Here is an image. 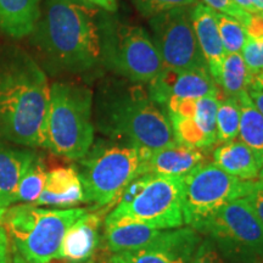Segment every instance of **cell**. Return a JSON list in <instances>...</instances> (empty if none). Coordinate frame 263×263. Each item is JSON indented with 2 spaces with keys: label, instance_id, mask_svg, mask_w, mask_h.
<instances>
[{
  "label": "cell",
  "instance_id": "cell-34",
  "mask_svg": "<svg viewBox=\"0 0 263 263\" xmlns=\"http://www.w3.org/2000/svg\"><path fill=\"white\" fill-rule=\"evenodd\" d=\"M84 2L93 4L99 8L106 10V11L115 12L117 10V3L116 0H84Z\"/></svg>",
  "mask_w": 263,
  "mask_h": 263
},
{
  "label": "cell",
  "instance_id": "cell-38",
  "mask_svg": "<svg viewBox=\"0 0 263 263\" xmlns=\"http://www.w3.org/2000/svg\"><path fill=\"white\" fill-rule=\"evenodd\" d=\"M11 263H29V262H27V261H26V259L22 258L21 256H20L16 251H12Z\"/></svg>",
  "mask_w": 263,
  "mask_h": 263
},
{
  "label": "cell",
  "instance_id": "cell-25",
  "mask_svg": "<svg viewBox=\"0 0 263 263\" xmlns=\"http://www.w3.org/2000/svg\"><path fill=\"white\" fill-rule=\"evenodd\" d=\"M168 115L173 136L177 144L195 149H209L216 143L203 132L200 124L192 116H180V115Z\"/></svg>",
  "mask_w": 263,
  "mask_h": 263
},
{
  "label": "cell",
  "instance_id": "cell-27",
  "mask_svg": "<svg viewBox=\"0 0 263 263\" xmlns=\"http://www.w3.org/2000/svg\"><path fill=\"white\" fill-rule=\"evenodd\" d=\"M217 24L226 54L241 51L249 37L244 25L240 24L234 17L219 12H217Z\"/></svg>",
  "mask_w": 263,
  "mask_h": 263
},
{
  "label": "cell",
  "instance_id": "cell-4",
  "mask_svg": "<svg viewBox=\"0 0 263 263\" xmlns=\"http://www.w3.org/2000/svg\"><path fill=\"white\" fill-rule=\"evenodd\" d=\"M88 211L84 207L43 209L15 203L4 212L0 226L22 258L29 263H49L58 258L67 229Z\"/></svg>",
  "mask_w": 263,
  "mask_h": 263
},
{
  "label": "cell",
  "instance_id": "cell-19",
  "mask_svg": "<svg viewBox=\"0 0 263 263\" xmlns=\"http://www.w3.org/2000/svg\"><path fill=\"white\" fill-rule=\"evenodd\" d=\"M163 230L129 221L105 222L104 238L108 250L114 255L134 251L150 245L160 238Z\"/></svg>",
  "mask_w": 263,
  "mask_h": 263
},
{
  "label": "cell",
  "instance_id": "cell-10",
  "mask_svg": "<svg viewBox=\"0 0 263 263\" xmlns=\"http://www.w3.org/2000/svg\"><path fill=\"white\" fill-rule=\"evenodd\" d=\"M149 24L153 32L151 39L163 68L173 71L209 70L194 33L190 6L160 12L149 18Z\"/></svg>",
  "mask_w": 263,
  "mask_h": 263
},
{
  "label": "cell",
  "instance_id": "cell-37",
  "mask_svg": "<svg viewBox=\"0 0 263 263\" xmlns=\"http://www.w3.org/2000/svg\"><path fill=\"white\" fill-rule=\"evenodd\" d=\"M250 89H257V90H263V72L255 76L252 78L251 85H250Z\"/></svg>",
  "mask_w": 263,
  "mask_h": 263
},
{
  "label": "cell",
  "instance_id": "cell-14",
  "mask_svg": "<svg viewBox=\"0 0 263 263\" xmlns=\"http://www.w3.org/2000/svg\"><path fill=\"white\" fill-rule=\"evenodd\" d=\"M141 174L162 177H185L193 170L205 163L202 149L174 144L160 149H140Z\"/></svg>",
  "mask_w": 263,
  "mask_h": 263
},
{
  "label": "cell",
  "instance_id": "cell-31",
  "mask_svg": "<svg viewBox=\"0 0 263 263\" xmlns=\"http://www.w3.org/2000/svg\"><path fill=\"white\" fill-rule=\"evenodd\" d=\"M190 263H228L211 239H201Z\"/></svg>",
  "mask_w": 263,
  "mask_h": 263
},
{
  "label": "cell",
  "instance_id": "cell-40",
  "mask_svg": "<svg viewBox=\"0 0 263 263\" xmlns=\"http://www.w3.org/2000/svg\"><path fill=\"white\" fill-rule=\"evenodd\" d=\"M103 263H120V262H118L117 259H115V258H114V256H111V257L108 258L107 261H105V262H103Z\"/></svg>",
  "mask_w": 263,
  "mask_h": 263
},
{
  "label": "cell",
  "instance_id": "cell-32",
  "mask_svg": "<svg viewBox=\"0 0 263 263\" xmlns=\"http://www.w3.org/2000/svg\"><path fill=\"white\" fill-rule=\"evenodd\" d=\"M244 199L254 210L255 215L257 216L259 222L263 226V179H257V184H256L254 190Z\"/></svg>",
  "mask_w": 263,
  "mask_h": 263
},
{
  "label": "cell",
  "instance_id": "cell-11",
  "mask_svg": "<svg viewBox=\"0 0 263 263\" xmlns=\"http://www.w3.org/2000/svg\"><path fill=\"white\" fill-rule=\"evenodd\" d=\"M103 58L112 70L133 83L149 84L163 70L153 39L138 26H118L105 38Z\"/></svg>",
  "mask_w": 263,
  "mask_h": 263
},
{
  "label": "cell",
  "instance_id": "cell-7",
  "mask_svg": "<svg viewBox=\"0 0 263 263\" xmlns=\"http://www.w3.org/2000/svg\"><path fill=\"white\" fill-rule=\"evenodd\" d=\"M192 228L211 239L227 261L263 259V226L245 199L227 203Z\"/></svg>",
  "mask_w": 263,
  "mask_h": 263
},
{
  "label": "cell",
  "instance_id": "cell-5",
  "mask_svg": "<svg viewBox=\"0 0 263 263\" xmlns=\"http://www.w3.org/2000/svg\"><path fill=\"white\" fill-rule=\"evenodd\" d=\"M93 93L70 82L50 85L47 117V145L55 155L80 161L94 143Z\"/></svg>",
  "mask_w": 263,
  "mask_h": 263
},
{
  "label": "cell",
  "instance_id": "cell-6",
  "mask_svg": "<svg viewBox=\"0 0 263 263\" xmlns=\"http://www.w3.org/2000/svg\"><path fill=\"white\" fill-rule=\"evenodd\" d=\"M139 147L122 140H98L80 160L78 174L84 202L94 207L116 205L124 188L140 176Z\"/></svg>",
  "mask_w": 263,
  "mask_h": 263
},
{
  "label": "cell",
  "instance_id": "cell-35",
  "mask_svg": "<svg viewBox=\"0 0 263 263\" xmlns=\"http://www.w3.org/2000/svg\"><path fill=\"white\" fill-rule=\"evenodd\" d=\"M248 94L250 99L252 100V103L256 106V108L263 115V90L257 89H249Z\"/></svg>",
  "mask_w": 263,
  "mask_h": 263
},
{
  "label": "cell",
  "instance_id": "cell-12",
  "mask_svg": "<svg viewBox=\"0 0 263 263\" xmlns=\"http://www.w3.org/2000/svg\"><path fill=\"white\" fill-rule=\"evenodd\" d=\"M201 235L192 227L163 230L150 245L112 255L120 263H190Z\"/></svg>",
  "mask_w": 263,
  "mask_h": 263
},
{
  "label": "cell",
  "instance_id": "cell-13",
  "mask_svg": "<svg viewBox=\"0 0 263 263\" xmlns=\"http://www.w3.org/2000/svg\"><path fill=\"white\" fill-rule=\"evenodd\" d=\"M147 93L163 108L171 98L199 99L210 95L221 97V89L206 68L189 71L163 68L155 80L149 83Z\"/></svg>",
  "mask_w": 263,
  "mask_h": 263
},
{
  "label": "cell",
  "instance_id": "cell-8",
  "mask_svg": "<svg viewBox=\"0 0 263 263\" xmlns=\"http://www.w3.org/2000/svg\"><path fill=\"white\" fill-rule=\"evenodd\" d=\"M183 194L184 177L150 176L144 189L128 203H117L105 222H137L160 230L182 228Z\"/></svg>",
  "mask_w": 263,
  "mask_h": 263
},
{
  "label": "cell",
  "instance_id": "cell-18",
  "mask_svg": "<svg viewBox=\"0 0 263 263\" xmlns=\"http://www.w3.org/2000/svg\"><path fill=\"white\" fill-rule=\"evenodd\" d=\"M84 202L83 185L76 167H59L48 172L44 189L32 205L72 209Z\"/></svg>",
  "mask_w": 263,
  "mask_h": 263
},
{
  "label": "cell",
  "instance_id": "cell-15",
  "mask_svg": "<svg viewBox=\"0 0 263 263\" xmlns=\"http://www.w3.org/2000/svg\"><path fill=\"white\" fill-rule=\"evenodd\" d=\"M194 33L213 80L218 81L226 51L219 35L217 12L197 2L190 8Z\"/></svg>",
  "mask_w": 263,
  "mask_h": 263
},
{
  "label": "cell",
  "instance_id": "cell-39",
  "mask_svg": "<svg viewBox=\"0 0 263 263\" xmlns=\"http://www.w3.org/2000/svg\"><path fill=\"white\" fill-rule=\"evenodd\" d=\"M256 10H257L258 14H262L263 12V0H254Z\"/></svg>",
  "mask_w": 263,
  "mask_h": 263
},
{
  "label": "cell",
  "instance_id": "cell-24",
  "mask_svg": "<svg viewBox=\"0 0 263 263\" xmlns=\"http://www.w3.org/2000/svg\"><path fill=\"white\" fill-rule=\"evenodd\" d=\"M47 167H45L43 157L37 154L28 164L27 170L22 174L21 179L16 189L14 205L15 203H33L41 196L44 189L45 180H47Z\"/></svg>",
  "mask_w": 263,
  "mask_h": 263
},
{
  "label": "cell",
  "instance_id": "cell-41",
  "mask_svg": "<svg viewBox=\"0 0 263 263\" xmlns=\"http://www.w3.org/2000/svg\"><path fill=\"white\" fill-rule=\"evenodd\" d=\"M258 178H259V179H263V167H262L261 172H259V176H258Z\"/></svg>",
  "mask_w": 263,
  "mask_h": 263
},
{
  "label": "cell",
  "instance_id": "cell-17",
  "mask_svg": "<svg viewBox=\"0 0 263 263\" xmlns=\"http://www.w3.org/2000/svg\"><path fill=\"white\" fill-rule=\"evenodd\" d=\"M31 147H17L0 139V219L14 205L16 189L28 164L37 156Z\"/></svg>",
  "mask_w": 263,
  "mask_h": 263
},
{
  "label": "cell",
  "instance_id": "cell-28",
  "mask_svg": "<svg viewBox=\"0 0 263 263\" xmlns=\"http://www.w3.org/2000/svg\"><path fill=\"white\" fill-rule=\"evenodd\" d=\"M240 55L252 78L263 72V37H248Z\"/></svg>",
  "mask_w": 263,
  "mask_h": 263
},
{
  "label": "cell",
  "instance_id": "cell-9",
  "mask_svg": "<svg viewBox=\"0 0 263 263\" xmlns=\"http://www.w3.org/2000/svg\"><path fill=\"white\" fill-rule=\"evenodd\" d=\"M256 184L257 179H239L213 162L200 164L184 177V223L193 227L227 203L244 199Z\"/></svg>",
  "mask_w": 263,
  "mask_h": 263
},
{
  "label": "cell",
  "instance_id": "cell-1",
  "mask_svg": "<svg viewBox=\"0 0 263 263\" xmlns=\"http://www.w3.org/2000/svg\"><path fill=\"white\" fill-rule=\"evenodd\" d=\"M50 85L42 67L17 47H0V139L25 147L47 145Z\"/></svg>",
  "mask_w": 263,
  "mask_h": 263
},
{
  "label": "cell",
  "instance_id": "cell-3",
  "mask_svg": "<svg viewBox=\"0 0 263 263\" xmlns=\"http://www.w3.org/2000/svg\"><path fill=\"white\" fill-rule=\"evenodd\" d=\"M110 139L139 149H160L177 144L168 115L139 83L112 85L99 95L95 124Z\"/></svg>",
  "mask_w": 263,
  "mask_h": 263
},
{
  "label": "cell",
  "instance_id": "cell-2",
  "mask_svg": "<svg viewBox=\"0 0 263 263\" xmlns=\"http://www.w3.org/2000/svg\"><path fill=\"white\" fill-rule=\"evenodd\" d=\"M97 11L82 0H45L35 39L52 67L83 73L100 64L103 38Z\"/></svg>",
  "mask_w": 263,
  "mask_h": 263
},
{
  "label": "cell",
  "instance_id": "cell-33",
  "mask_svg": "<svg viewBox=\"0 0 263 263\" xmlns=\"http://www.w3.org/2000/svg\"><path fill=\"white\" fill-rule=\"evenodd\" d=\"M9 238L5 229L0 226V263H9Z\"/></svg>",
  "mask_w": 263,
  "mask_h": 263
},
{
  "label": "cell",
  "instance_id": "cell-16",
  "mask_svg": "<svg viewBox=\"0 0 263 263\" xmlns=\"http://www.w3.org/2000/svg\"><path fill=\"white\" fill-rule=\"evenodd\" d=\"M100 213H84L66 232L58 258L72 263L89 259L100 241Z\"/></svg>",
  "mask_w": 263,
  "mask_h": 263
},
{
  "label": "cell",
  "instance_id": "cell-20",
  "mask_svg": "<svg viewBox=\"0 0 263 263\" xmlns=\"http://www.w3.org/2000/svg\"><path fill=\"white\" fill-rule=\"evenodd\" d=\"M41 15V0H0V31L25 38L34 32Z\"/></svg>",
  "mask_w": 263,
  "mask_h": 263
},
{
  "label": "cell",
  "instance_id": "cell-26",
  "mask_svg": "<svg viewBox=\"0 0 263 263\" xmlns=\"http://www.w3.org/2000/svg\"><path fill=\"white\" fill-rule=\"evenodd\" d=\"M218 144L238 139L240 128V104L236 98H219L216 116Z\"/></svg>",
  "mask_w": 263,
  "mask_h": 263
},
{
  "label": "cell",
  "instance_id": "cell-22",
  "mask_svg": "<svg viewBox=\"0 0 263 263\" xmlns=\"http://www.w3.org/2000/svg\"><path fill=\"white\" fill-rule=\"evenodd\" d=\"M240 104V128L238 139L254 153L263 167V115L256 108L248 91L238 98Z\"/></svg>",
  "mask_w": 263,
  "mask_h": 263
},
{
  "label": "cell",
  "instance_id": "cell-23",
  "mask_svg": "<svg viewBox=\"0 0 263 263\" xmlns=\"http://www.w3.org/2000/svg\"><path fill=\"white\" fill-rule=\"evenodd\" d=\"M252 76L246 67L240 52L226 54L223 59L221 73L217 81L219 89L223 90L226 97L236 98L250 89Z\"/></svg>",
  "mask_w": 263,
  "mask_h": 263
},
{
  "label": "cell",
  "instance_id": "cell-29",
  "mask_svg": "<svg viewBox=\"0 0 263 263\" xmlns=\"http://www.w3.org/2000/svg\"><path fill=\"white\" fill-rule=\"evenodd\" d=\"M137 9L146 17H153L160 12L176 8H184L196 4L197 0H133Z\"/></svg>",
  "mask_w": 263,
  "mask_h": 263
},
{
  "label": "cell",
  "instance_id": "cell-30",
  "mask_svg": "<svg viewBox=\"0 0 263 263\" xmlns=\"http://www.w3.org/2000/svg\"><path fill=\"white\" fill-rule=\"evenodd\" d=\"M201 3L209 6L210 9L215 10L216 12L228 15L230 17L238 20L240 24L244 25V27L249 25L250 20H251L252 14L240 9L235 3H233V0H201Z\"/></svg>",
  "mask_w": 263,
  "mask_h": 263
},
{
  "label": "cell",
  "instance_id": "cell-42",
  "mask_svg": "<svg viewBox=\"0 0 263 263\" xmlns=\"http://www.w3.org/2000/svg\"><path fill=\"white\" fill-rule=\"evenodd\" d=\"M261 15H262V17H263V12H262V14H261Z\"/></svg>",
  "mask_w": 263,
  "mask_h": 263
},
{
  "label": "cell",
  "instance_id": "cell-36",
  "mask_svg": "<svg viewBox=\"0 0 263 263\" xmlns=\"http://www.w3.org/2000/svg\"><path fill=\"white\" fill-rule=\"evenodd\" d=\"M233 3H235L240 9H242L246 12H250V14H258L257 10H256L254 0H233Z\"/></svg>",
  "mask_w": 263,
  "mask_h": 263
},
{
  "label": "cell",
  "instance_id": "cell-21",
  "mask_svg": "<svg viewBox=\"0 0 263 263\" xmlns=\"http://www.w3.org/2000/svg\"><path fill=\"white\" fill-rule=\"evenodd\" d=\"M212 159L219 168L242 180L257 179L262 170L254 153L239 139L217 146L212 153Z\"/></svg>",
  "mask_w": 263,
  "mask_h": 263
}]
</instances>
